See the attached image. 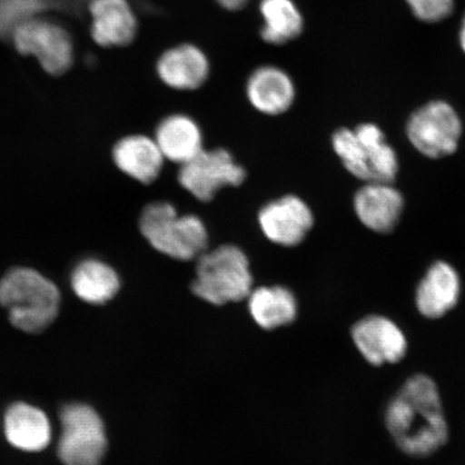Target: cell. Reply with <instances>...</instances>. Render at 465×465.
<instances>
[{
	"instance_id": "277c9868",
	"label": "cell",
	"mask_w": 465,
	"mask_h": 465,
	"mask_svg": "<svg viewBox=\"0 0 465 465\" xmlns=\"http://www.w3.org/2000/svg\"><path fill=\"white\" fill-rule=\"evenodd\" d=\"M253 278L245 252L234 245H223L197 258L192 291L213 305L248 299Z\"/></svg>"
},
{
	"instance_id": "ffe728a7",
	"label": "cell",
	"mask_w": 465,
	"mask_h": 465,
	"mask_svg": "<svg viewBox=\"0 0 465 465\" xmlns=\"http://www.w3.org/2000/svg\"><path fill=\"white\" fill-rule=\"evenodd\" d=\"M120 286V278L116 272L100 260L81 262L74 267L72 274L74 294L90 304L107 303L118 294Z\"/></svg>"
},
{
	"instance_id": "484cf974",
	"label": "cell",
	"mask_w": 465,
	"mask_h": 465,
	"mask_svg": "<svg viewBox=\"0 0 465 465\" xmlns=\"http://www.w3.org/2000/svg\"><path fill=\"white\" fill-rule=\"evenodd\" d=\"M460 45H461V48L465 54V16L463 19L462 27H461V31H460Z\"/></svg>"
},
{
	"instance_id": "d4e9b609",
	"label": "cell",
	"mask_w": 465,
	"mask_h": 465,
	"mask_svg": "<svg viewBox=\"0 0 465 465\" xmlns=\"http://www.w3.org/2000/svg\"><path fill=\"white\" fill-rule=\"evenodd\" d=\"M223 9L229 11L242 10L248 3V0H216Z\"/></svg>"
},
{
	"instance_id": "4fadbf2b",
	"label": "cell",
	"mask_w": 465,
	"mask_h": 465,
	"mask_svg": "<svg viewBox=\"0 0 465 465\" xmlns=\"http://www.w3.org/2000/svg\"><path fill=\"white\" fill-rule=\"evenodd\" d=\"M91 35L104 48L125 46L137 36L138 21L127 0H91Z\"/></svg>"
},
{
	"instance_id": "7c38bea8",
	"label": "cell",
	"mask_w": 465,
	"mask_h": 465,
	"mask_svg": "<svg viewBox=\"0 0 465 465\" xmlns=\"http://www.w3.org/2000/svg\"><path fill=\"white\" fill-rule=\"evenodd\" d=\"M156 73L162 83L178 91H193L206 83L211 63L200 46L182 44L161 54Z\"/></svg>"
},
{
	"instance_id": "6da1fadb",
	"label": "cell",
	"mask_w": 465,
	"mask_h": 465,
	"mask_svg": "<svg viewBox=\"0 0 465 465\" xmlns=\"http://www.w3.org/2000/svg\"><path fill=\"white\" fill-rule=\"evenodd\" d=\"M385 421L399 449L411 457L431 456L449 440L439 388L427 375L406 381L389 402Z\"/></svg>"
},
{
	"instance_id": "cb8c5ba5",
	"label": "cell",
	"mask_w": 465,
	"mask_h": 465,
	"mask_svg": "<svg viewBox=\"0 0 465 465\" xmlns=\"http://www.w3.org/2000/svg\"><path fill=\"white\" fill-rule=\"evenodd\" d=\"M412 14L422 22L445 20L453 10V0H406Z\"/></svg>"
},
{
	"instance_id": "8992f818",
	"label": "cell",
	"mask_w": 465,
	"mask_h": 465,
	"mask_svg": "<svg viewBox=\"0 0 465 465\" xmlns=\"http://www.w3.org/2000/svg\"><path fill=\"white\" fill-rule=\"evenodd\" d=\"M58 457L64 465H101L107 450L104 423L85 404H69L61 411Z\"/></svg>"
},
{
	"instance_id": "5b68a950",
	"label": "cell",
	"mask_w": 465,
	"mask_h": 465,
	"mask_svg": "<svg viewBox=\"0 0 465 465\" xmlns=\"http://www.w3.org/2000/svg\"><path fill=\"white\" fill-rule=\"evenodd\" d=\"M332 143L346 170L366 183H392L397 177V154L380 127L366 124L354 131L341 129L334 133Z\"/></svg>"
},
{
	"instance_id": "7a4b0ae2",
	"label": "cell",
	"mask_w": 465,
	"mask_h": 465,
	"mask_svg": "<svg viewBox=\"0 0 465 465\" xmlns=\"http://www.w3.org/2000/svg\"><path fill=\"white\" fill-rule=\"evenodd\" d=\"M61 293L54 282L37 271L15 267L0 281V305L11 323L27 333H39L54 322Z\"/></svg>"
},
{
	"instance_id": "5bb4252c",
	"label": "cell",
	"mask_w": 465,
	"mask_h": 465,
	"mask_svg": "<svg viewBox=\"0 0 465 465\" xmlns=\"http://www.w3.org/2000/svg\"><path fill=\"white\" fill-rule=\"evenodd\" d=\"M404 208L402 194L391 183L365 184L354 196V211L371 231L389 234L398 225Z\"/></svg>"
},
{
	"instance_id": "9a60e30c",
	"label": "cell",
	"mask_w": 465,
	"mask_h": 465,
	"mask_svg": "<svg viewBox=\"0 0 465 465\" xmlns=\"http://www.w3.org/2000/svg\"><path fill=\"white\" fill-rule=\"evenodd\" d=\"M246 94L249 103L259 113L278 115L288 112L292 106L295 86L283 69L266 65L250 74Z\"/></svg>"
},
{
	"instance_id": "7402d4cb",
	"label": "cell",
	"mask_w": 465,
	"mask_h": 465,
	"mask_svg": "<svg viewBox=\"0 0 465 465\" xmlns=\"http://www.w3.org/2000/svg\"><path fill=\"white\" fill-rule=\"evenodd\" d=\"M248 305L254 322L265 330L292 322L298 312L293 293L281 286L252 290L248 296Z\"/></svg>"
},
{
	"instance_id": "52a82bcc",
	"label": "cell",
	"mask_w": 465,
	"mask_h": 465,
	"mask_svg": "<svg viewBox=\"0 0 465 465\" xmlns=\"http://www.w3.org/2000/svg\"><path fill=\"white\" fill-rule=\"evenodd\" d=\"M11 35L17 52L36 57L45 73L61 75L71 69L74 63L73 39L57 23L34 16L22 22Z\"/></svg>"
},
{
	"instance_id": "8fae6325",
	"label": "cell",
	"mask_w": 465,
	"mask_h": 465,
	"mask_svg": "<svg viewBox=\"0 0 465 465\" xmlns=\"http://www.w3.org/2000/svg\"><path fill=\"white\" fill-rule=\"evenodd\" d=\"M351 336L360 353L371 365L398 363L406 356V336L387 317L371 315L359 320L352 327Z\"/></svg>"
},
{
	"instance_id": "e0dca14e",
	"label": "cell",
	"mask_w": 465,
	"mask_h": 465,
	"mask_svg": "<svg viewBox=\"0 0 465 465\" xmlns=\"http://www.w3.org/2000/svg\"><path fill=\"white\" fill-rule=\"evenodd\" d=\"M113 158L122 173L143 184L159 178L165 162L154 138L144 135L122 138L114 147Z\"/></svg>"
},
{
	"instance_id": "30bf717a",
	"label": "cell",
	"mask_w": 465,
	"mask_h": 465,
	"mask_svg": "<svg viewBox=\"0 0 465 465\" xmlns=\"http://www.w3.org/2000/svg\"><path fill=\"white\" fill-rule=\"evenodd\" d=\"M258 219L260 229L267 240L283 247L299 245L313 225L310 206L295 195L282 196L266 203Z\"/></svg>"
},
{
	"instance_id": "9c48e42d",
	"label": "cell",
	"mask_w": 465,
	"mask_h": 465,
	"mask_svg": "<svg viewBox=\"0 0 465 465\" xmlns=\"http://www.w3.org/2000/svg\"><path fill=\"white\" fill-rule=\"evenodd\" d=\"M247 173L228 150H203L194 159L180 166L178 182L196 200L209 202L223 187H238Z\"/></svg>"
},
{
	"instance_id": "ac0fdd59",
	"label": "cell",
	"mask_w": 465,
	"mask_h": 465,
	"mask_svg": "<svg viewBox=\"0 0 465 465\" xmlns=\"http://www.w3.org/2000/svg\"><path fill=\"white\" fill-rule=\"evenodd\" d=\"M5 435L17 450L36 452L51 441V424L42 410L26 403H15L5 411Z\"/></svg>"
},
{
	"instance_id": "2e32d148",
	"label": "cell",
	"mask_w": 465,
	"mask_h": 465,
	"mask_svg": "<svg viewBox=\"0 0 465 465\" xmlns=\"http://www.w3.org/2000/svg\"><path fill=\"white\" fill-rule=\"evenodd\" d=\"M460 278L446 262H436L423 277L416 292V305L423 317L440 319L458 304Z\"/></svg>"
},
{
	"instance_id": "3957f363",
	"label": "cell",
	"mask_w": 465,
	"mask_h": 465,
	"mask_svg": "<svg viewBox=\"0 0 465 465\" xmlns=\"http://www.w3.org/2000/svg\"><path fill=\"white\" fill-rule=\"evenodd\" d=\"M139 229L151 246L172 259H197L207 249L208 232L201 218L179 216L171 203L154 202L145 206Z\"/></svg>"
},
{
	"instance_id": "44dd1931",
	"label": "cell",
	"mask_w": 465,
	"mask_h": 465,
	"mask_svg": "<svg viewBox=\"0 0 465 465\" xmlns=\"http://www.w3.org/2000/svg\"><path fill=\"white\" fill-rule=\"evenodd\" d=\"M259 9L263 20L260 34L266 44L286 45L303 33L304 16L294 0H261Z\"/></svg>"
},
{
	"instance_id": "603a6c76",
	"label": "cell",
	"mask_w": 465,
	"mask_h": 465,
	"mask_svg": "<svg viewBox=\"0 0 465 465\" xmlns=\"http://www.w3.org/2000/svg\"><path fill=\"white\" fill-rule=\"evenodd\" d=\"M45 7V0H0V32L10 31Z\"/></svg>"
},
{
	"instance_id": "d6986e66",
	"label": "cell",
	"mask_w": 465,
	"mask_h": 465,
	"mask_svg": "<svg viewBox=\"0 0 465 465\" xmlns=\"http://www.w3.org/2000/svg\"><path fill=\"white\" fill-rule=\"evenodd\" d=\"M154 141L165 160L185 164L203 148V134L199 124L185 114H172L163 119L155 130Z\"/></svg>"
},
{
	"instance_id": "ba28073f",
	"label": "cell",
	"mask_w": 465,
	"mask_h": 465,
	"mask_svg": "<svg viewBox=\"0 0 465 465\" xmlns=\"http://www.w3.org/2000/svg\"><path fill=\"white\" fill-rule=\"evenodd\" d=\"M461 121L450 104L431 102L416 110L407 124V136L423 155L440 159L458 148Z\"/></svg>"
}]
</instances>
